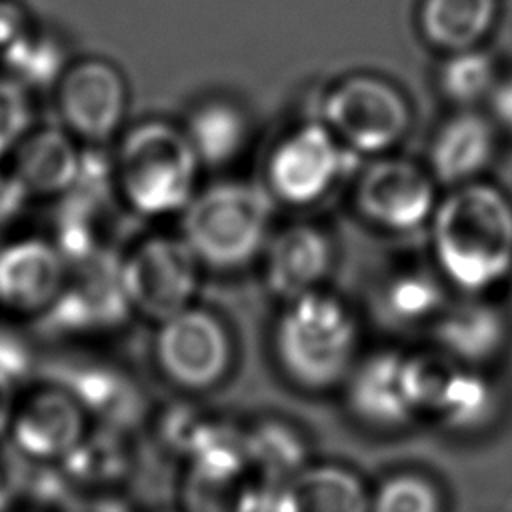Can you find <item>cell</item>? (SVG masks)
I'll list each match as a JSON object with an SVG mask.
<instances>
[{"mask_svg":"<svg viewBox=\"0 0 512 512\" xmlns=\"http://www.w3.org/2000/svg\"><path fill=\"white\" fill-rule=\"evenodd\" d=\"M434 256L456 288L482 294L512 272V204L490 184L454 190L434 212Z\"/></svg>","mask_w":512,"mask_h":512,"instance_id":"6da1fadb","label":"cell"},{"mask_svg":"<svg viewBox=\"0 0 512 512\" xmlns=\"http://www.w3.org/2000/svg\"><path fill=\"white\" fill-rule=\"evenodd\" d=\"M360 328L352 310L320 290L286 302L272 334L280 372L304 392H326L344 384L358 362Z\"/></svg>","mask_w":512,"mask_h":512,"instance_id":"7a4b0ae2","label":"cell"},{"mask_svg":"<svg viewBox=\"0 0 512 512\" xmlns=\"http://www.w3.org/2000/svg\"><path fill=\"white\" fill-rule=\"evenodd\" d=\"M200 160L184 132L166 120L130 126L112 160L114 190L144 218L178 214L196 194Z\"/></svg>","mask_w":512,"mask_h":512,"instance_id":"3957f363","label":"cell"},{"mask_svg":"<svg viewBox=\"0 0 512 512\" xmlns=\"http://www.w3.org/2000/svg\"><path fill=\"white\" fill-rule=\"evenodd\" d=\"M448 368L450 360L440 352L432 356L378 350L358 358L344 380L346 408L370 430H402L428 414Z\"/></svg>","mask_w":512,"mask_h":512,"instance_id":"277c9868","label":"cell"},{"mask_svg":"<svg viewBox=\"0 0 512 512\" xmlns=\"http://www.w3.org/2000/svg\"><path fill=\"white\" fill-rule=\"evenodd\" d=\"M272 216L270 196L246 182L212 184L180 212V236L200 264L234 270L264 246Z\"/></svg>","mask_w":512,"mask_h":512,"instance_id":"5b68a950","label":"cell"},{"mask_svg":"<svg viewBox=\"0 0 512 512\" xmlns=\"http://www.w3.org/2000/svg\"><path fill=\"white\" fill-rule=\"evenodd\" d=\"M154 360L166 382L182 392H206L230 372L234 346L226 324L210 310L188 306L160 322Z\"/></svg>","mask_w":512,"mask_h":512,"instance_id":"8992f818","label":"cell"},{"mask_svg":"<svg viewBox=\"0 0 512 512\" xmlns=\"http://www.w3.org/2000/svg\"><path fill=\"white\" fill-rule=\"evenodd\" d=\"M198 266V258L182 236L142 238L120 258L130 308L158 324L188 308L198 288Z\"/></svg>","mask_w":512,"mask_h":512,"instance_id":"52a82bcc","label":"cell"},{"mask_svg":"<svg viewBox=\"0 0 512 512\" xmlns=\"http://www.w3.org/2000/svg\"><path fill=\"white\" fill-rule=\"evenodd\" d=\"M324 120L348 148L376 154L388 150L406 134L410 110L394 86L358 74L346 78L326 96Z\"/></svg>","mask_w":512,"mask_h":512,"instance_id":"ba28073f","label":"cell"},{"mask_svg":"<svg viewBox=\"0 0 512 512\" xmlns=\"http://www.w3.org/2000/svg\"><path fill=\"white\" fill-rule=\"evenodd\" d=\"M130 312L120 276V256L102 250L68 262L64 286L42 316L52 332L84 334L110 330L122 324Z\"/></svg>","mask_w":512,"mask_h":512,"instance_id":"9c48e42d","label":"cell"},{"mask_svg":"<svg viewBox=\"0 0 512 512\" xmlns=\"http://www.w3.org/2000/svg\"><path fill=\"white\" fill-rule=\"evenodd\" d=\"M56 88L62 128L76 140L102 144L116 136L128 108V86L108 60L88 56L68 64Z\"/></svg>","mask_w":512,"mask_h":512,"instance_id":"30bf717a","label":"cell"},{"mask_svg":"<svg viewBox=\"0 0 512 512\" xmlns=\"http://www.w3.org/2000/svg\"><path fill=\"white\" fill-rule=\"evenodd\" d=\"M348 152L326 124H306L286 136L268 160L272 190L290 204H310L334 184Z\"/></svg>","mask_w":512,"mask_h":512,"instance_id":"8fae6325","label":"cell"},{"mask_svg":"<svg viewBox=\"0 0 512 512\" xmlns=\"http://www.w3.org/2000/svg\"><path fill=\"white\" fill-rule=\"evenodd\" d=\"M68 262L44 238H18L0 248V304L22 314H44L58 298Z\"/></svg>","mask_w":512,"mask_h":512,"instance_id":"7c38bea8","label":"cell"},{"mask_svg":"<svg viewBox=\"0 0 512 512\" xmlns=\"http://www.w3.org/2000/svg\"><path fill=\"white\" fill-rule=\"evenodd\" d=\"M358 204L370 220L390 230H414L434 212V186L410 162L380 160L364 172Z\"/></svg>","mask_w":512,"mask_h":512,"instance_id":"4fadbf2b","label":"cell"},{"mask_svg":"<svg viewBox=\"0 0 512 512\" xmlns=\"http://www.w3.org/2000/svg\"><path fill=\"white\" fill-rule=\"evenodd\" d=\"M84 412L68 390H40L12 416L10 440L28 460H64L84 438Z\"/></svg>","mask_w":512,"mask_h":512,"instance_id":"5bb4252c","label":"cell"},{"mask_svg":"<svg viewBox=\"0 0 512 512\" xmlns=\"http://www.w3.org/2000/svg\"><path fill=\"white\" fill-rule=\"evenodd\" d=\"M434 340L438 352L454 364L480 370L506 350L510 324L496 304L472 298L440 312Z\"/></svg>","mask_w":512,"mask_h":512,"instance_id":"9a60e30c","label":"cell"},{"mask_svg":"<svg viewBox=\"0 0 512 512\" xmlns=\"http://www.w3.org/2000/svg\"><path fill=\"white\" fill-rule=\"evenodd\" d=\"M12 172L28 194L64 196L76 184L84 154L64 128H32L16 146Z\"/></svg>","mask_w":512,"mask_h":512,"instance_id":"2e32d148","label":"cell"},{"mask_svg":"<svg viewBox=\"0 0 512 512\" xmlns=\"http://www.w3.org/2000/svg\"><path fill=\"white\" fill-rule=\"evenodd\" d=\"M330 262L332 248L324 232L314 226H292L268 248V288L286 302L318 290V284L330 270Z\"/></svg>","mask_w":512,"mask_h":512,"instance_id":"e0dca14e","label":"cell"},{"mask_svg":"<svg viewBox=\"0 0 512 512\" xmlns=\"http://www.w3.org/2000/svg\"><path fill=\"white\" fill-rule=\"evenodd\" d=\"M494 132L486 118L462 112L436 134L430 150L434 174L442 182H464L478 174L492 158Z\"/></svg>","mask_w":512,"mask_h":512,"instance_id":"ac0fdd59","label":"cell"},{"mask_svg":"<svg viewBox=\"0 0 512 512\" xmlns=\"http://www.w3.org/2000/svg\"><path fill=\"white\" fill-rule=\"evenodd\" d=\"M290 512H370L366 484L344 466H306L286 484Z\"/></svg>","mask_w":512,"mask_h":512,"instance_id":"d6986e66","label":"cell"},{"mask_svg":"<svg viewBox=\"0 0 512 512\" xmlns=\"http://www.w3.org/2000/svg\"><path fill=\"white\" fill-rule=\"evenodd\" d=\"M182 128L200 164L206 166L232 162L244 148L248 136L242 110L226 100H206L194 106Z\"/></svg>","mask_w":512,"mask_h":512,"instance_id":"ffe728a7","label":"cell"},{"mask_svg":"<svg viewBox=\"0 0 512 512\" xmlns=\"http://www.w3.org/2000/svg\"><path fill=\"white\" fill-rule=\"evenodd\" d=\"M494 412L496 392L488 378L478 368L454 364L428 414L448 430L470 432L484 426Z\"/></svg>","mask_w":512,"mask_h":512,"instance_id":"44dd1931","label":"cell"},{"mask_svg":"<svg viewBox=\"0 0 512 512\" xmlns=\"http://www.w3.org/2000/svg\"><path fill=\"white\" fill-rule=\"evenodd\" d=\"M494 16L496 0H424L420 20L430 42L458 52L474 48Z\"/></svg>","mask_w":512,"mask_h":512,"instance_id":"7402d4cb","label":"cell"},{"mask_svg":"<svg viewBox=\"0 0 512 512\" xmlns=\"http://www.w3.org/2000/svg\"><path fill=\"white\" fill-rule=\"evenodd\" d=\"M246 450L260 482L284 486L308 466L306 442L292 426L278 420L262 422L248 432Z\"/></svg>","mask_w":512,"mask_h":512,"instance_id":"603a6c76","label":"cell"},{"mask_svg":"<svg viewBox=\"0 0 512 512\" xmlns=\"http://www.w3.org/2000/svg\"><path fill=\"white\" fill-rule=\"evenodd\" d=\"M68 390L84 410L104 416L112 424L132 422L138 414V396L118 372L102 366H76L66 374Z\"/></svg>","mask_w":512,"mask_h":512,"instance_id":"cb8c5ba5","label":"cell"},{"mask_svg":"<svg viewBox=\"0 0 512 512\" xmlns=\"http://www.w3.org/2000/svg\"><path fill=\"white\" fill-rule=\"evenodd\" d=\"M8 76L24 88L56 86L68 68L66 50L58 38L42 28H28L0 54Z\"/></svg>","mask_w":512,"mask_h":512,"instance_id":"d4e9b609","label":"cell"},{"mask_svg":"<svg viewBox=\"0 0 512 512\" xmlns=\"http://www.w3.org/2000/svg\"><path fill=\"white\" fill-rule=\"evenodd\" d=\"M442 288L428 274H402L382 292V312L394 324H418L442 312Z\"/></svg>","mask_w":512,"mask_h":512,"instance_id":"484cf974","label":"cell"},{"mask_svg":"<svg viewBox=\"0 0 512 512\" xmlns=\"http://www.w3.org/2000/svg\"><path fill=\"white\" fill-rule=\"evenodd\" d=\"M370 512H444V498L430 476L396 472L372 492Z\"/></svg>","mask_w":512,"mask_h":512,"instance_id":"4316f807","label":"cell"},{"mask_svg":"<svg viewBox=\"0 0 512 512\" xmlns=\"http://www.w3.org/2000/svg\"><path fill=\"white\" fill-rule=\"evenodd\" d=\"M64 466H68L70 476L100 484L120 478L128 466V456L116 434H94L78 442L64 458Z\"/></svg>","mask_w":512,"mask_h":512,"instance_id":"83f0119b","label":"cell"},{"mask_svg":"<svg viewBox=\"0 0 512 512\" xmlns=\"http://www.w3.org/2000/svg\"><path fill=\"white\" fill-rule=\"evenodd\" d=\"M496 82L498 80L490 56L476 48L454 52L440 72L444 92L462 104L490 96Z\"/></svg>","mask_w":512,"mask_h":512,"instance_id":"f1b7e54d","label":"cell"},{"mask_svg":"<svg viewBox=\"0 0 512 512\" xmlns=\"http://www.w3.org/2000/svg\"><path fill=\"white\" fill-rule=\"evenodd\" d=\"M242 476H222L190 468L184 482L186 512H238L244 494Z\"/></svg>","mask_w":512,"mask_h":512,"instance_id":"f546056e","label":"cell"},{"mask_svg":"<svg viewBox=\"0 0 512 512\" xmlns=\"http://www.w3.org/2000/svg\"><path fill=\"white\" fill-rule=\"evenodd\" d=\"M32 130V106L28 88L12 76H0V160L16 150Z\"/></svg>","mask_w":512,"mask_h":512,"instance_id":"4dcf8cb0","label":"cell"},{"mask_svg":"<svg viewBox=\"0 0 512 512\" xmlns=\"http://www.w3.org/2000/svg\"><path fill=\"white\" fill-rule=\"evenodd\" d=\"M28 458L12 440L0 438V512L12 508L28 486Z\"/></svg>","mask_w":512,"mask_h":512,"instance_id":"1f68e13d","label":"cell"},{"mask_svg":"<svg viewBox=\"0 0 512 512\" xmlns=\"http://www.w3.org/2000/svg\"><path fill=\"white\" fill-rule=\"evenodd\" d=\"M238 512H290L286 498V484H268L260 482L246 486Z\"/></svg>","mask_w":512,"mask_h":512,"instance_id":"d6a6232c","label":"cell"},{"mask_svg":"<svg viewBox=\"0 0 512 512\" xmlns=\"http://www.w3.org/2000/svg\"><path fill=\"white\" fill-rule=\"evenodd\" d=\"M30 368V358L22 338L10 330L0 328V374L10 382L22 378Z\"/></svg>","mask_w":512,"mask_h":512,"instance_id":"836d02e7","label":"cell"},{"mask_svg":"<svg viewBox=\"0 0 512 512\" xmlns=\"http://www.w3.org/2000/svg\"><path fill=\"white\" fill-rule=\"evenodd\" d=\"M28 190L18 180V176L10 170L0 168V230L12 224L28 200Z\"/></svg>","mask_w":512,"mask_h":512,"instance_id":"e575fe53","label":"cell"},{"mask_svg":"<svg viewBox=\"0 0 512 512\" xmlns=\"http://www.w3.org/2000/svg\"><path fill=\"white\" fill-rule=\"evenodd\" d=\"M28 28L30 20L26 10L14 0H0V54L10 48Z\"/></svg>","mask_w":512,"mask_h":512,"instance_id":"d590c367","label":"cell"},{"mask_svg":"<svg viewBox=\"0 0 512 512\" xmlns=\"http://www.w3.org/2000/svg\"><path fill=\"white\" fill-rule=\"evenodd\" d=\"M490 106L494 118L508 130H512V76L502 78L490 92Z\"/></svg>","mask_w":512,"mask_h":512,"instance_id":"8d00e7d4","label":"cell"},{"mask_svg":"<svg viewBox=\"0 0 512 512\" xmlns=\"http://www.w3.org/2000/svg\"><path fill=\"white\" fill-rule=\"evenodd\" d=\"M64 512H130L122 502L108 496H90L66 506Z\"/></svg>","mask_w":512,"mask_h":512,"instance_id":"74e56055","label":"cell"},{"mask_svg":"<svg viewBox=\"0 0 512 512\" xmlns=\"http://www.w3.org/2000/svg\"><path fill=\"white\" fill-rule=\"evenodd\" d=\"M14 412V382L0 374V436L10 426Z\"/></svg>","mask_w":512,"mask_h":512,"instance_id":"f35d334b","label":"cell"}]
</instances>
